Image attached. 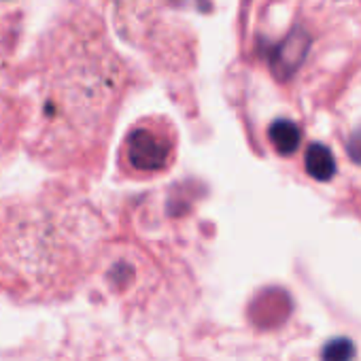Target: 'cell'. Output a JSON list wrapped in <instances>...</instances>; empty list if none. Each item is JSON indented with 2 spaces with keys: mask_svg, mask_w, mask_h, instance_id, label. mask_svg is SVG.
<instances>
[{
  "mask_svg": "<svg viewBox=\"0 0 361 361\" xmlns=\"http://www.w3.org/2000/svg\"><path fill=\"white\" fill-rule=\"evenodd\" d=\"M355 357V344L348 338H334L325 344L321 359L323 361H353Z\"/></svg>",
  "mask_w": 361,
  "mask_h": 361,
  "instance_id": "obj_7",
  "label": "cell"
},
{
  "mask_svg": "<svg viewBox=\"0 0 361 361\" xmlns=\"http://www.w3.org/2000/svg\"><path fill=\"white\" fill-rule=\"evenodd\" d=\"M98 238L96 213L71 198L9 209L0 219V283L20 298H62L83 279Z\"/></svg>",
  "mask_w": 361,
  "mask_h": 361,
  "instance_id": "obj_2",
  "label": "cell"
},
{
  "mask_svg": "<svg viewBox=\"0 0 361 361\" xmlns=\"http://www.w3.org/2000/svg\"><path fill=\"white\" fill-rule=\"evenodd\" d=\"M123 62L94 18H66L43 56L32 140L41 157L68 161L109 134L123 94Z\"/></svg>",
  "mask_w": 361,
  "mask_h": 361,
  "instance_id": "obj_1",
  "label": "cell"
},
{
  "mask_svg": "<svg viewBox=\"0 0 361 361\" xmlns=\"http://www.w3.org/2000/svg\"><path fill=\"white\" fill-rule=\"evenodd\" d=\"M348 153H350V157L357 161V164H361V130H357L353 136H350V140H348Z\"/></svg>",
  "mask_w": 361,
  "mask_h": 361,
  "instance_id": "obj_8",
  "label": "cell"
},
{
  "mask_svg": "<svg viewBox=\"0 0 361 361\" xmlns=\"http://www.w3.org/2000/svg\"><path fill=\"white\" fill-rule=\"evenodd\" d=\"M121 155L130 172L159 174L174 159L172 130L159 121H142L128 132Z\"/></svg>",
  "mask_w": 361,
  "mask_h": 361,
  "instance_id": "obj_3",
  "label": "cell"
},
{
  "mask_svg": "<svg viewBox=\"0 0 361 361\" xmlns=\"http://www.w3.org/2000/svg\"><path fill=\"white\" fill-rule=\"evenodd\" d=\"M270 134V140L274 145V149L281 153V155H291L298 145H300V128L289 121V119H279L270 126L268 130Z\"/></svg>",
  "mask_w": 361,
  "mask_h": 361,
  "instance_id": "obj_6",
  "label": "cell"
},
{
  "mask_svg": "<svg viewBox=\"0 0 361 361\" xmlns=\"http://www.w3.org/2000/svg\"><path fill=\"white\" fill-rule=\"evenodd\" d=\"M310 49V37L304 30H293L274 51L272 68L279 79H289L304 62Z\"/></svg>",
  "mask_w": 361,
  "mask_h": 361,
  "instance_id": "obj_4",
  "label": "cell"
},
{
  "mask_svg": "<svg viewBox=\"0 0 361 361\" xmlns=\"http://www.w3.org/2000/svg\"><path fill=\"white\" fill-rule=\"evenodd\" d=\"M306 172L317 180H329L336 174V161L325 145H310L306 151Z\"/></svg>",
  "mask_w": 361,
  "mask_h": 361,
  "instance_id": "obj_5",
  "label": "cell"
}]
</instances>
